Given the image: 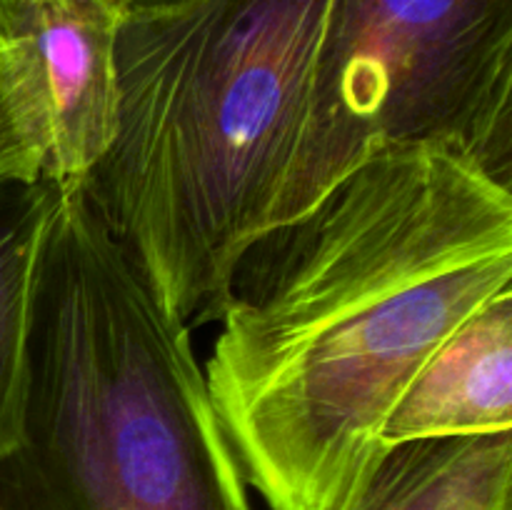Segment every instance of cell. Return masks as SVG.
Listing matches in <instances>:
<instances>
[{
	"label": "cell",
	"instance_id": "6da1fadb",
	"mask_svg": "<svg viewBox=\"0 0 512 510\" xmlns=\"http://www.w3.org/2000/svg\"><path fill=\"white\" fill-rule=\"evenodd\" d=\"M510 280V185L440 145H383L260 233L203 373L265 508L348 510L415 375Z\"/></svg>",
	"mask_w": 512,
	"mask_h": 510
},
{
	"label": "cell",
	"instance_id": "7a4b0ae2",
	"mask_svg": "<svg viewBox=\"0 0 512 510\" xmlns=\"http://www.w3.org/2000/svg\"><path fill=\"white\" fill-rule=\"evenodd\" d=\"M333 0H185L128 10L118 130L78 185L160 303L218 320L293 163Z\"/></svg>",
	"mask_w": 512,
	"mask_h": 510
},
{
	"label": "cell",
	"instance_id": "3957f363",
	"mask_svg": "<svg viewBox=\"0 0 512 510\" xmlns=\"http://www.w3.org/2000/svg\"><path fill=\"white\" fill-rule=\"evenodd\" d=\"M0 510H255L190 328L93 218L43 240Z\"/></svg>",
	"mask_w": 512,
	"mask_h": 510
},
{
	"label": "cell",
	"instance_id": "277c9868",
	"mask_svg": "<svg viewBox=\"0 0 512 510\" xmlns=\"http://www.w3.org/2000/svg\"><path fill=\"white\" fill-rule=\"evenodd\" d=\"M383 145H440L510 185L512 0H333L268 228Z\"/></svg>",
	"mask_w": 512,
	"mask_h": 510
},
{
	"label": "cell",
	"instance_id": "5b68a950",
	"mask_svg": "<svg viewBox=\"0 0 512 510\" xmlns=\"http://www.w3.org/2000/svg\"><path fill=\"white\" fill-rule=\"evenodd\" d=\"M120 0H0V83L43 178L80 185L118 130Z\"/></svg>",
	"mask_w": 512,
	"mask_h": 510
},
{
	"label": "cell",
	"instance_id": "8992f818",
	"mask_svg": "<svg viewBox=\"0 0 512 510\" xmlns=\"http://www.w3.org/2000/svg\"><path fill=\"white\" fill-rule=\"evenodd\" d=\"M512 433V290L465 320L385 420V450L410 440Z\"/></svg>",
	"mask_w": 512,
	"mask_h": 510
},
{
	"label": "cell",
	"instance_id": "52a82bcc",
	"mask_svg": "<svg viewBox=\"0 0 512 510\" xmlns=\"http://www.w3.org/2000/svg\"><path fill=\"white\" fill-rule=\"evenodd\" d=\"M348 510H512V433L395 445Z\"/></svg>",
	"mask_w": 512,
	"mask_h": 510
},
{
	"label": "cell",
	"instance_id": "ba28073f",
	"mask_svg": "<svg viewBox=\"0 0 512 510\" xmlns=\"http://www.w3.org/2000/svg\"><path fill=\"white\" fill-rule=\"evenodd\" d=\"M58 188L53 180H0V458L23 428L35 275Z\"/></svg>",
	"mask_w": 512,
	"mask_h": 510
},
{
	"label": "cell",
	"instance_id": "9c48e42d",
	"mask_svg": "<svg viewBox=\"0 0 512 510\" xmlns=\"http://www.w3.org/2000/svg\"><path fill=\"white\" fill-rule=\"evenodd\" d=\"M43 178L40 150L0 83V180Z\"/></svg>",
	"mask_w": 512,
	"mask_h": 510
},
{
	"label": "cell",
	"instance_id": "30bf717a",
	"mask_svg": "<svg viewBox=\"0 0 512 510\" xmlns=\"http://www.w3.org/2000/svg\"><path fill=\"white\" fill-rule=\"evenodd\" d=\"M125 8V13L128 10H145V8H165V5H175V3H185V0H120Z\"/></svg>",
	"mask_w": 512,
	"mask_h": 510
}]
</instances>
